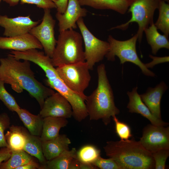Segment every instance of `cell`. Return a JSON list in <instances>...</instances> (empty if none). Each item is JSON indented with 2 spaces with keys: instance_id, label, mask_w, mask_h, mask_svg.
Returning <instances> with one entry per match:
<instances>
[{
  "instance_id": "17",
  "label": "cell",
  "mask_w": 169,
  "mask_h": 169,
  "mask_svg": "<svg viewBox=\"0 0 169 169\" xmlns=\"http://www.w3.org/2000/svg\"><path fill=\"white\" fill-rule=\"evenodd\" d=\"M71 143L70 140L65 134H59L54 139L42 141L44 155L47 161L51 160L69 150Z\"/></svg>"
},
{
  "instance_id": "14",
  "label": "cell",
  "mask_w": 169,
  "mask_h": 169,
  "mask_svg": "<svg viewBox=\"0 0 169 169\" xmlns=\"http://www.w3.org/2000/svg\"><path fill=\"white\" fill-rule=\"evenodd\" d=\"M43 49L38 40L30 33L12 37L0 36V49L24 51L31 49Z\"/></svg>"
},
{
  "instance_id": "20",
  "label": "cell",
  "mask_w": 169,
  "mask_h": 169,
  "mask_svg": "<svg viewBox=\"0 0 169 169\" xmlns=\"http://www.w3.org/2000/svg\"><path fill=\"white\" fill-rule=\"evenodd\" d=\"M9 129L5 134L8 147L12 151L23 150L30 133L19 126L13 125Z\"/></svg>"
},
{
  "instance_id": "40",
  "label": "cell",
  "mask_w": 169,
  "mask_h": 169,
  "mask_svg": "<svg viewBox=\"0 0 169 169\" xmlns=\"http://www.w3.org/2000/svg\"><path fill=\"white\" fill-rule=\"evenodd\" d=\"M165 2H166L167 3H169V0H163Z\"/></svg>"
},
{
  "instance_id": "27",
  "label": "cell",
  "mask_w": 169,
  "mask_h": 169,
  "mask_svg": "<svg viewBox=\"0 0 169 169\" xmlns=\"http://www.w3.org/2000/svg\"><path fill=\"white\" fill-rule=\"evenodd\" d=\"M100 150L95 146L86 145L82 146L76 152V157L81 163H91L100 156Z\"/></svg>"
},
{
  "instance_id": "35",
  "label": "cell",
  "mask_w": 169,
  "mask_h": 169,
  "mask_svg": "<svg viewBox=\"0 0 169 169\" xmlns=\"http://www.w3.org/2000/svg\"><path fill=\"white\" fill-rule=\"evenodd\" d=\"M56 6L57 13H63L67 7L69 0H51Z\"/></svg>"
},
{
  "instance_id": "15",
  "label": "cell",
  "mask_w": 169,
  "mask_h": 169,
  "mask_svg": "<svg viewBox=\"0 0 169 169\" xmlns=\"http://www.w3.org/2000/svg\"><path fill=\"white\" fill-rule=\"evenodd\" d=\"M137 86L134 88L131 91H128L127 95L129 98V102L127 107L131 113L140 114L148 120L151 124L157 126H166L168 123L155 116L141 100L137 92Z\"/></svg>"
},
{
  "instance_id": "6",
  "label": "cell",
  "mask_w": 169,
  "mask_h": 169,
  "mask_svg": "<svg viewBox=\"0 0 169 169\" xmlns=\"http://www.w3.org/2000/svg\"><path fill=\"white\" fill-rule=\"evenodd\" d=\"M56 69L67 87L85 101L87 96L84 92L88 87L91 78L87 63L85 61L63 65Z\"/></svg>"
},
{
  "instance_id": "25",
  "label": "cell",
  "mask_w": 169,
  "mask_h": 169,
  "mask_svg": "<svg viewBox=\"0 0 169 169\" xmlns=\"http://www.w3.org/2000/svg\"><path fill=\"white\" fill-rule=\"evenodd\" d=\"M33 161L31 155L24 150L12 151L10 157L0 165V169H16Z\"/></svg>"
},
{
  "instance_id": "7",
  "label": "cell",
  "mask_w": 169,
  "mask_h": 169,
  "mask_svg": "<svg viewBox=\"0 0 169 169\" xmlns=\"http://www.w3.org/2000/svg\"><path fill=\"white\" fill-rule=\"evenodd\" d=\"M160 0H134L128 9L131 13V19L125 23L112 28L111 29H119L125 30L129 24L136 22L138 25L136 33L139 43L142 40L144 30L153 23L154 12L158 9Z\"/></svg>"
},
{
  "instance_id": "23",
  "label": "cell",
  "mask_w": 169,
  "mask_h": 169,
  "mask_svg": "<svg viewBox=\"0 0 169 169\" xmlns=\"http://www.w3.org/2000/svg\"><path fill=\"white\" fill-rule=\"evenodd\" d=\"M77 150L73 148L66 150L56 157L47 161L44 169H69L72 161L76 157Z\"/></svg>"
},
{
  "instance_id": "2",
  "label": "cell",
  "mask_w": 169,
  "mask_h": 169,
  "mask_svg": "<svg viewBox=\"0 0 169 169\" xmlns=\"http://www.w3.org/2000/svg\"><path fill=\"white\" fill-rule=\"evenodd\" d=\"M106 156L114 160L120 169H152V154L134 138L107 141L104 147Z\"/></svg>"
},
{
  "instance_id": "13",
  "label": "cell",
  "mask_w": 169,
  "mask_h": 169,
  "mask_svg": "<svg viewBox=\"0 0 169 169\" xmlns=\"http://www.w3.org/2000/svg\"><path fill=\"white\" fill-rule=\"evenodd\" d=\"M81 6L78 0H69L65 12L63 13H56L55 16L59 22V32L77 28L78 20L87 15V10Z\"/></svg>"
},
{
  "instance_id": "1",
  "label": "cell",
  "mask_w": 169,
  "mask_h": 169,
  "mask_svg": "<svg viewBox=\"0 0 169 169\" xmlns=\"http://www.w3.org/2000/svg\"><path fill=\"white\" fill-rule=\"evenodd\" d=\"M11 54L0 59V79L10 84L13 90L21 93L24 90L35 98L41 108L45 99L54 91L47 87L35 78L30 61H21Z\"/></svg>"
},
{
  "instance_id": "22",
  "label": "cell",
  "mask_w": 169,
  "mask_h": 169,
  "mask_svg": "<svg viewBox=\"0 0 169 169\" xmlns=\"http://www.w3.org/2000/svg\"><path fill=\"white\" fill-rule=\"evenodd\" d=\"M157 29L153 22L144 31L147 43L151 47L152 53L155 55L161 48L169 49L168 38L164 35L161 34Z\"/></svg>"
},
{
  "instance_id": "18",
  "label": "cell",
  "mask_w": 169,
  "mask_h": 169,
  "mask_svg": "<svg viewBox=\"0 0 169 169\" xmlns=\"http://www.w3.org/2000/svg\"><path fill=\"white\" fill-rule=\"evenodd\" d=\"M81 6L98 9H110L125 14L134 0H78Z\"/></svg>"
},
{
  "instance_id": "8",
  "label": "cell",
  "mask_w": 169,
  "mask_h": 169,
  "mask_svg": "<svg viewBox=\"0 0 169 169\" xmlns=\"http://www.w3.org/2000/svg\"><path fill=\"white\" fill-rule=\"evenodd\" d=\"M76 24L84 43L85 62L90 69L92 70L95 64L102 61L107 54L109 49V43L95 37L87 27L83 18H79Z\"/></svg>"
},
{
  "instance_id": "11",
  "label": "cell",
  "mask_w": 169,
  "mask_h": 169,
  "mask_svg": "<svg viewBox=\"0 0 169 169\" xmlns=\"http://www.w3.org/2000/svg\"><path fill=\"white\" fill-rule=\"evenodd\" d=\"M71 106L66 99L57 92L47 98L39 114L43 118L47 116L63 117L72 116Z\"/></svg>"
},
{
  "instance_id": "12",
  "label": "cell",
  "mask_w": 169,
  "mask_h": 169,
  "mask_svg": "<svg viewBox=\"0 0 169 169\" xmlns=\"http://www.w3.org/2000/svg\"><path fill=\"white\" fill-rule=\"evenodd\" d=\"M40 22V20H32L29 15L18 16L13 18H9L6 15H0V26L4 28L3 35L7 37L29 33L31 29Z\"/></svg>"
},
{
  "instance_id": "41",
  "label": "cell",
  "mask_w": 169,
  "mask_h": 169,
  "mask_svg": "<svg viewBox=\"0 0 169 169\" xmlns=\"http://www.w3.org/2000/svg\"><path fill=\"white\" fill-rule=\"evenodd\" d=\"M2 0H0V3L1 1H2Z\"/></svg>"
},
{
  "instance_id": "4",
  "label": "cell",
  "mask_w": 169,
  "mask_h": 169,
  "mask_svg": "<svg viewBox=\"0 0 169 169\" xmlns=\"http://www.w3.org/2000/svg\"><path fill=\"white\" fill-rule=\"evenodd\" d=\"M83 38L79 32L70 29L59 32L52 56L54 67L85 61Z\"/></svg>"
},
{
  "instance_id": "3",
  "label": "cell",
  "mask_w": 169,
  "mask_h": 169,
  "mask_svg": "<svg viewBox=\"0 0 169 169\" xmlns=\"http://www.w3.org/2000/svg\"><path fill=\"white\" fill-rule=\"evenodd\" d=\"M98 85L96 89L85 101L90 120H101L104 124L110 123L111 118L120 113L115 106L114 94L108 79L105 65L101 64L97 68Z\"/></svg>"
},
{
  "instance_id": "9",
  "label": "cell",
  "mask_w": 169,
  "mask_h": 169,
  "mask_svg": "<svg viewBox=\"0 0 169 169\" xmlns=\"http://www.w3.org/2000/svg\"><path fill=\"white\" fill-rule=\"evenodd\" d=\"M41 23L33 28L29 33L34 36L43 46L45 54L51 58L56 45L54 35L56 21L50 13V9H44Z\"/></svg>"
},
{
  "instance_id": "39",
  "label": "cell",
  "mask_w": 169,
  "mask_h": 169,
  "mask_svg": "<svg viewBox=\"0 0 169 169\" xmlns=\"http://www.w3.org/2000/svg\"><path fill=\"white\" fill-rule=\"evenodd\" d=\"M80 162L77 158H75L71 162L69 169H79Z\"/></svg>"
},
{
  "instance_id": "24",
  "label": "cell",
  "mask_w": 169,
  "mask_h": 169,
  "mask_svg": "<svg viewBox=\"0 0 169 169\" xmlns=\"http://www.w3.org/2000/svg\"><path fill=\"white\" fill-rule=\"evenodd\" d=\"M23 150L32 156L36 158L43 169L47 160L44 156L42 150V141L39 136L29 134Z\"/></svg>"
},
{
  "instance_id": "32",
  "label": "cell",
  "mask_w": 169,
  "mask_h": 169,
  "mask_svg": "<svg viewBox=\"0 0 169 169\" xmlns=\"http://www.w3.org/2000/svg\"><path fill=\"white\" fill-rule=\"evenodd\" d=\"M152 154L155 162V168L165 169L166 161L169 156V149L161 150Z\"/></svg>"
},
{
  "instance_id": "31",
  "label": "cell",
  "mask_w": 169,
  "mask_h": 169,
  "mask_svg": "<svg viewBox=\"0 0 169 169\" xmlns=\"http://www.w3.org/2000/svg\"><path fill=\"white\" fill-rule=\"evenodd\" d=\"M10 119L6 113L0 114V148L8 147L6 140L4 131L10 126Z\"/></svg>"
},
{
  "instance_id": "26",
  "label": "cell",
  "mask_w": 169,
  "mask_h": 169,
  "mask_svg": "<svg viewBox=\"0 0 169 169\" xmlns=\"http://www.w3.org/2000/svg\"><path fill=\"white\" fill-rule=\"evenodd\" d=\"M159 14L154 24L168 38L169 35V4L163 0H160L158 8Z\"/></svg>"
},
{
  "instance_id": "21",
  "label": "cell",
  "mask_w": 169,
  "mask_h": 169,
  "mask_svg": "<svg viewBox=\"0 0 169 169\" xmlns=\"http://www.w3.org/2000/svg\"><path fill=\"white\" fill-rule=\"evenodd\" d=\"M16 112L29 133L40 137L42 130L44 118L39 114L33 115L27 110L21 108Z\"/></svg>"
},
{
  "instance_id": "38",
  "label": "cell",
  "mask_w": 169,
  "mask_h": 169,
  "mask_svg": "<svg viewBox=\"0 0 169 169\" xmlns=\"http://www.w3.org/2000/svg\"><path fill=\"white\" fill-rule=\"evenodd\" d=\"M95 166L91 163H84L80 162L79 169H97Z\"/></svg>"
},
{
  "instance_id": "5",
  "label": "cell",
  "mask_w": 169,
  "mask_h": 169,
  "mask_svg": "<svg viewBox=\"0 0 169 169\" xmlns=\"http://www.w3.org/2000/svg\"><path fill=\"white\" fill-rule=\"evenodd\" d=\"M138 40L137 33L130 38L124 41L117 40L109 35L108 42L109 49L105 57L109 61H115V56L120 60V64H123L126 62H131L138 66L145 75L155 76V74L149 70L139 59L136 50V43Z\"/></svg>"
},
{
  "instance_id": "37",
  "label": "cell",
  "mask_w": 169,
  "mask_h": 169,
  "mask_svg": "<svg viewBox=\"0 0 169 169\" xmlns=\"http://www.w3.org/2000/svg\"><path fill=\"white\" fill-rule=\"evenodd\" d=\"M42 169L41 165L33 161L29 163L17 167L16 169Z\"/></svg>"
},
{
  "instance_id": "16",
  "label": "cell",
  "mask_w": 169,
  "mask_h": 169,
  "mask_svg": "<svg viewBox=\"0 0 169 169\" xmlns=\"http://www.w3.org/2000/svg\"><path fill=\"white\" fill-rule=\"evenodd\" d=\"M167 89L165 83L162 81L154 88L149 87L145 93L140 95L141 100L151 113L159 119H161L160 107L161 98Z\"/></svg>"
},
{
  "instance_id": "10",
  "label": "cell",
  "mask_w": 169,
  "mask_h": 169,
  "mask_svg": "<svg viewBox=\"0 0 169 169\" xmlns=\"http://www.w3.org/2000/svg\"><path fill=\"white\" fill-rule=\"evenodd\" d=\"M151 153L162 149H169V127L152 124L143 129L139 141Z\"/></svg>"
},
{
  "instance_id": "29",
  "label": "cell",
  "mask_w": 169,
  "mask_h": 169,
  "mask_svg": "<svg viewBox=\"0 0 169 169\" xmlns=\"http://www.w3.org/2000/svg\"><path fill=\"white\" fill-rule=\"evenodd\" d=\"M3 1L8 4L10 6H14L17 5L19 2H20L21 4L27 3L34 4L38 7L44 9L56 8L55 4L51 0H3Z\"/></svg>"
},
{
  "instance_id": "34",
  "label": "cell",
  "mask_w": 169,
  "mask_h": 169,
  "mask_svg": "<svg viewBox=\"0 0 169 169\" xmlns=\"http://www.w3.org/2000/svg\"><path fill=\"white\" fill-rule=\"evenodd\" d=\"M149 57L152 60L151 62L145 64L146 66L148 69L152 68L155 65L160 63L169 62V56L157 57L150 55Z\"/></svg>"
},
{
  "instance_id": "33",
  "label": "cell",
  "mask_w": 169,
  "mask_h": 169,
  "mask_svg": "<svg viewBox=\"0 0 169 169\" xmlns=\"http://www.w3.org/2000/svg\"><path fill=\"white\" fill-rule=\"evenodd\" d=\"M98 169H120L116 162L109 158L105 159L99 156L92 163Z\"/></svg>"
},
{
  "instance_id": "36",
  "label": "cell",
  "mask_w": 169,
  "mask_h": 169,
  "mask_svg": "<svg viewBox=\"0 0 169 169\" xmlns=\"http://www.w3.org/2000/svg\"><path fill=\"white\" fill-rule=\"evenodd\" d=\"M12 150L8 147H2L0 149V165L7 160L11 156Z\"/></svg>"
},
{
  "instance_id": "19",
  "label": "cell",
  "mask_w": 169,
  "mask_h": 169,
  "mask_svg": "<svg viewBox=\"0 0 169 169\" xmlns=\"http://www.w3.org/2000/svg\"><path fill=\"white\" fill-rule=\"evenodd\" d=\"M68 123L67 119L57 117L47 116L44 118L41 134L42 141L54 139L59 135L60 129Z\"/></svg>"
},
{
  "instance_id": "28",
  "label": "cell",
  "mask_w": 169,
  "mask_h": 169,
  "mask_svg": "<svg viewBox=\"0 0 169 169\" xmlns=\"http://www.w3.org/2000/svg\"><path fill=\"white\" fill-rule=\"evenodd\" d=\"M4 84L0 79V100L9 110L16 112L21 108L13 96L6 89Z\"/></svg>"
},
{
  "instance_id": "30",
  "label": "cell",
  "mask_w": 169,
  "mask_h": 169,
  "mask_svg": "<svg viewBox=\"0 0 169 169\" xmlns=\"http://www.w3.org/2000/svg\"><path fill=\"white\" fill-rule=\"evenodd\" d=\"M112 119L115 122V132L122 140H127L132 136L131 130L127 124L119 120L116 115H114Z\"/></svg>"
}]
</instances>
